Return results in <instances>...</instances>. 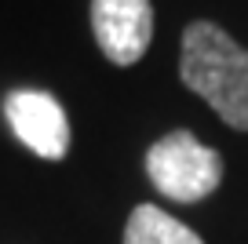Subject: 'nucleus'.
<instances>
[{
    "label": "nucleus",
    "mask_w": 248,
    "mask_h": 244,
    "mask_svg": "<svg viewBox=\"0 0 248 244\" xmlns=\"http://www.w3.org/2000/svg\"><path fill=\"white\" fill-rule=\"evenodd\" d=\"M179 76L216 109L226 128L248 131V51L223 26L197 18L183 30Z\"/></svg>",
    "instance_id": "obj_1"
},
{
    "label": "nucleus",
    "mask_w": 248,
    "mask_h": 244,
    "mask_svg": "<svg viewBox=\"0 0 248 244\" xmlns=\"http://www.w3.org/2000/svg\"><path fill=\"white\" fill-rule=\"evenodd\" d=\"M146 175L161 197L175 204H197L223 183L219 150L197 142L190 131H171L146 150Z\"/></svg>",
    "instance_id": "obj_2"
},
{
    "label": "nucleus",
    "mask_w": 248,
    "mask_h": 244,
    "mask_svg": "<svg viewBox=\"0 0 248 244\" xmlns=\"http://www.w3.org/2000/svg\"><path fill=\"white\" fill-rule=\"evenodd\" d=\"M4 117L22 146H30L44 160H62L70 153V121L59 99L47 92L18 88L4 99Z\"/></svg>",
    "instance_id": "obj_3"
},
{
    "label": "nucleus",
    "mask_w": 248,
    "mask_h": 244,
    "mask_svg": "<svg viewBox=\"0 0 248 244\" xmlns=\"http://www.w3.org/2000/svg\"><path fill=\"white\" fill-rule=\"evenodd\" d=\"M92 33L113 66H135L154 40L150 0H92Z\"/></svg>",
    "instance_id": "obj_4"
},
{
    "label": "nucleus",
    "mask_w": 248,
    "mask_h": 244,
    "mask_svg": "<svg viewBox=\"0 0 248 244\" xmlns=\"http://www.w3.org/2000/svg\"><path fill=\"white\" fill-rule=\"evenodd\" d=\"M124 244H204L186 222L171 219L157 204H139L128 215L124 226Z\"/></svg>",
    "instance_id": "obj_5"
}]
</instances>
